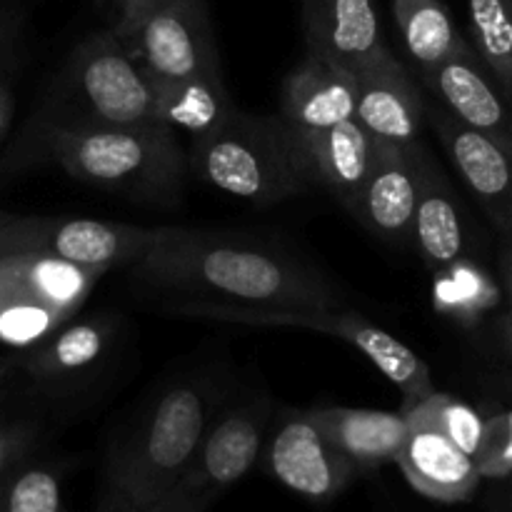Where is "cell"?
<instances>
[{
	"label": "cell",
	"instance_id": "14",
	"mask_svg": "<svg viewBox=\"0 0 512 512\" xmlns=\"http://www.w3.org/2000/svg\"><path fill=\"white\" fill-rule=\"evenodd\" d=\"M418 143L393 145L375 140L373 163L350 215L388 243H413L415 200L420 188Z\"/></svg>",
	"mask_w": 512,
	"mask_h": 512
},
{
	"label": "cell",
	"instance_id": "9",
	"mask_svg": "<svg viewBox=\"0 0 512 512\" xmlns=\"http://www.w3.org/2000/svg\"><path fill=\"white\" fill-rule=\"evenodd\" d=\"M113 33L153 83L220 73L205 0H153Z\"/></svg>",
	"mask_w": 512,
	"mask_h": 512
},
{
	"label": "cell",
	"instance_id": "23",
	"mask_svg": "<svg viewBox=\"0 0 512 512\" xmlns=\"http://www.w3.org/2000/svg\"><path fill=\"white\" fill-rule=\"evenodd\" d=\"M113 323L108 318H88L65 323L43 340L33 358V373L43 380H73L88 373L108 350Z\"/></svg>",
	"mask_w": 512,
	"mask_h": 512
},
{
	"label": "cell",
	"instance_id": "25",
	"mask_svg": "<svg viewBox=\"0 0 512 512\" xmlns=\"http://www.w3.org/2000/svg\"><path fill=\"white\" fill-rule=\"evenodd\" d=\"M473 48L512 103V0H468Z\"/></svg>",
	"mask_w": 512,
	"mask_h": 512
},
{
	"label": "cell",
	"instance_id": "18",
	"mask_svg": "<svg viewBox=\"0 0 512 512\" xmlns=\"http://www.w3.org/2000/svg\"><path fill=\"white\" fill-rule=\"evenodd\" d=\"M308 53L355 68L388 50L373 0H300Z\"/></svg>",
	"mask_w": 512,
	"mask_h": 512
},
{
	"label": "cell",
	"instance_id": "10",
	"mask_svg": "<svg viewBox=\"0 0 512 512\" xmlns=\"http://www.w3.org/2000/svg\"><path fill=\"white\" fill-rule=\"evenodd\" d=\"M168 230L90 218H23L0 225V253L48 255L110 270L135 263Z\"/></svg>",
	"mask_w": 512,
	"mask_h": 512
},
{
	"label": "cell",
	"instance_id": "32",
	"mask_svg": "<svg viewBox=\"0 0 512 512\" xmlns=\"http://www.w3.org/2000/svg\"><path fill=\"white\" fill-rule=\"evenodd\" d=\"M500 343H503L505 353H508V358L512 363V313L500 318Z\"/></svg>",
	"mask_w": 512,
	"mask_h": 512
},
{
	"label": "cell",
	"instance_id": "5",
	"mask_svg": "<svg viewBox=\"0 0 512 512\" xmlns=\"http://www.w3.org/2000/svg\"><path fill=\"white\" fill-rule=\"evenodd\" d=\"M155 83L113 30L85 38L53 95L55 128H133L158 123Z\"/></svg>",
	"mask_w": 512,
	"mask_h": 512
},
{
	"label": "cell",
	"instance_id": "17",
	"mask_svg": "<svg viewBox=\"0 0 512 512\" xmlns=\"http://www.w3.org/2000/svg\"><path fill=\"white\" fill-rule=\"evenodd\" d=\"M403 415L408 420V433L395 463L410 488L435 503L455 505L473 498L483 483L475 460L413 408L403 410Z\"/></svg>",
	"mask_w": 512,
	"mask_h": 512
},
{
	"label": "cell",
	"instance_id": "27",
	"mask_svg": "<svg viewBox=\"0 0 512 512\" xmlns=\"http://www.w3.org/2000/svg\"><path fill=\"white\" fill-rule=\"evenodd\" d=\"M413 410L423 415L428 423H433L440 433L448 435L470 458H475L485 430V418L478 410L470 408L463 400L453 398V395L438 393V390L433 395H428L425 400H420L418 405H413Z\"/></svg>",
	"mask_w": 512,
	"mask_h": 512
},
{
	"label": "cell",
	"instance_id": "31",
	"mask_svg": "<svg viewBox=\"0 0 512 512\" xmlns=\"http://www.w3.org/2000/svg\"><path fill=\"white\" fill-rule=\"evenodd\" d=\"M150 3H153V0H120L115 25H123V23H128V20H133L135 15H138L143 8H148Z\"/></svg>",
	"mask_w": 512,
	"mask_h": 512
},
{
	"label": "cell",
	"instance_id": "8",
	"mask_svg": "<svg viewBox=\"0 0 512 512\" xmlns=\"http://www.w3.org/2000/svg\"><path fill=\"white\" fill-rule=\"evenodd\" d=\"M273 418L268 398L250 400L213 420L193 460L153 512H208L215 500L248 475Z\"/></svg>",
	"mask_w": 512,
	"mask_h": 512
},
{
	"label": "cell",
	"instance_id": "2",
	"mask_svg": "<svg viewBox=\"0 0 512 512\" xmlns=\"http://www.w3.org/2000/svg\"><path fill=\"white\" fill-rule=\"evenodd\" d=\"M208 380H183L108 450L98 512H153L193 460L215 420Z\"/></svg>",
	"mask_w": 512,
	"mask_h": 512
},
{
	"label": "cell",
	"instance_id": "11",
	"mask_svg": "<svg viewBox=\"0 0 512 512\" xmlns=\"http://www.w3.org/2000/svg\"><path fill=\"white\" fill-rule=\"evenodd\" d=\"M358 80L350 65L308 53L303 63L285 78L280 115L288 138L298 150L318 140L335 125L355 118ZM300 165V163H298Z\"/></svg>",
	"mask_w": 512,
	"mask_h": 512
},
{
	"label": "cell",
	"instance_id": "20",
	"mask_svg": "<svg viewBox=\"0 0 512 512\" xmlns=\"http://www.w3.org/2000/svg\"><path fill=\"white\" fill-rule=\"evenodd\" d=\"M325 438L355 470H375L395 463L408 433L403 410L315 408L308 410Z\"/></svg>",
	"mask_w": 512,
	"mask_h": 512
},
{
	"label": "cell",
	"instance_id": "34",
	"mask_svg": "<svg viewBox=\"0 0 512 512\" xmlns=\"http://www.w3.org/2000/svg\"><path fill=\"white\" fill-rule=\"evenodd\" d=\"M505 480H512V475H510V478H505ZM498 512H512V488H510V493L505 495V498L498 503Z\"/></svg>",
	"mask_w": 512,
	"mask_h": 512
},
{
	"label": "cell",
	"instance_id": "13",
	"mask_svg": "<svg viewBox=\"0 0 512 512\" xmlns=\"http://www.w3.org/2000/svg\"><path fill=\"white\" fill-rule=\"evenodd\" d=\"M268 470L293 493L328 503L338 498L358 470L330 445L310 413H290L270 438Z\"/></svg>",
	"mask_w": 512,
	"mask_h": 512
},
{
	"label": "cell",
	"instance_id": "29",
	"mask_svg": "<svg viewBox=\"0 0 512 512\" xmlns=\"http://www.w3.org/2000/svg\"><path fill=\"white\" fill-rule=\"evenodd\" d=\"M33 443V433L25 428H0V483L8 478L13 470H18V463L28 453Z\"/></svg>",
	"mask_w": 512,
	"mask_h": 512
},
{
	"label": "cell",
	"instance_id": "6",
	"mask_svg": "<svg viewBox=\"0 0 512 512\" xmlns=\"http://www.w3.org/2000/svg\"><path fill=\"white\" fill-rule=\"evenodd\" d=\"M173 315L195 320H215V323L260 325V328H303L330 335L335 340L358 348L385 378L398 385L405 395L403 408H413L420 400L435 393L433 378L415 350L403 340L390 335L380 325L370 323L363 315L348 310L320 308H255V305L220 303V300L188 298L173 305Z\"/></svg>",
	"mask_w": 512,
	"mask_h": 512
},
{
	"label": "cell",
	"instance_id": "22",
	"mask_svg": "<svg viewBox=\"0 0 512 512\" xmlns=\"http://www.w3.org/2000/svg\"><path fill=\"white\" fill-rule=\"evenodd\" d=\"M158 93V123L175 130H185L193 138L220 128L235 113V103L223 83V73L195 75L183 80L155 83Z\"/></svg>",
	"mask_w": 512,
	"mask_h": 512
},
{
	"label": "cell",
	"instance_id": "7",
	"mask_svg": "<svg viewBox=\"0 0 512 512\" xmlns=\"http://www.w3.org/2000/svg\"><path fill=\"white\" fill-rule=\"evenodd\" d=\"M105 268L35 253H0V340L43 343L73 320Z\"/></svg>",
	"mask_w": 512,
	"mask_h": 512
},
{
	"label": "cell",
	"instance_id": "15",
	"mask_svg": "<svg viewBox=\"0 0 512 512\" xmlns=\"http://www.w3.org/2000/svg\"><path fill=\"white\" fill-rule=\"evenodd\" d=\"M450 163L503 235H512V153L455 120L443 105L425 108Z\"/></svg>",
	"mask_w": 512,
	"mask_h": 512
},
{
	"label": "cell",
	"instance_id": "21",
	"mask_svg": "<svg viewBox=\"0 0 512 512\" xmlns=\"http://www.w3.org/2000/svg\"><path fill=\"white\" fill-rule=\"evenodd\" d=\"M420 188L415 200L413 218V243L430 268L453 265L463 255L465 228L460 218L458 200H455L450 180L443 168L435 163L430 150L423 143L418 145Z\"/></svg>",
	"mask_w": 512,
	"mask_h": 512
},
{
	"label": "cell",
	"instance_id": "35",
	"mask_svg": "<svg viewBox=\"0 0 512 512\" xmlns=\"http://www.w3.org/2000/svg\"><path fill=\"white\" fill-rule=\"evenodd\" d=\"M100 3H108V5H113V8H115V10H118L120 0H100Z\"/></svg>",
	"mask_w": 512,
	"mask_h": 512
},
{
	"label": "cell",
	"instance_id": "33",
	"mask_svg": "<svg viewBox=\"0 0 512 512\" xmlns=\"http://www.w3.org/2000/svg\"><path fill=\"white\" fill-rule=\"evenodd\" d=\"M8 110H10V100H8V95L0 90V128H3L5 120H8Z\"/></svg>",
	"mask_w": 512,
	"mask_h": 512
},
{
	"label": "cell",
	"instance_id": "4",
	"mask_svg": "<svg viewBox=\"0 0 512 512\" xmlns=\"http://www.w3.org/2000/svg\"><path fill=\"white\" fill-rule=\"evenodd\" d=\"M188 168L210 188L255 205L283 203L310 190L278 115L235 110L220 128L193 138Z\"/></svg>",
	"mask_w": 512,
	"mask_h": 512
},
{
	"label": "cell",
	"instance_id": "28",
	"mask_svg": "<svg viewBox=\"0 0 512 512\" xmlns=\"http://www.w3.org/2000/svg\"><path fill=\"white\" fill-rule=\"evenodd\" d=\"M475 468L483 480H505L512 475V408L485 418L483 440L475 453Z\"/></svg>",
	"mask_w": 512,
	"mask_h": 512
},
{
	"label": "cell",
	"instance_id": "30",
	"mask_svg": "<svg viewBox=\"0 0 512 512\" xmlns=\"http://www.w3.org/2000/svg\"><path fill=\"white\" fill-rule=\"evenodd\" d=\"M500 275H503L505 293L512 303V235H505L503 250H500Z\"/></svg>",
	"mask_w": 512,
	"mask_h": 512
},
{
	"label": "cell",
	"instance_id": "16",
	"mask_svg": "<svg viewBox=\"0 0 512 512\" xmlns=\"http://www.w3.org/2000/svg\"><path fill=\"white\" fill-rule=\"evenodd\" d=\"M353 70L358 80L355 120L365 133L380 143H418L425 123V103L405 65L390 50H383Z\"/></svg>",
	"mask_w": 512,
	"mask_h": 512
},
{
	"label": "cell",
	"instance_id": "3",
	"mask_svg": "<svg viewBox=\"0 0 512 512\" xmlns=\"http://www.w3.org/2000/svg\"><path fill=\"white\" fill-rule=\"evenodd\" d=\"M48 150L55 163L80 183L165 203L183 188L188 155L165 125L133 128H55L48 125Z\"/></svg>",
	"mask_w": 512,
	"mask_h": 512
},
{
	"label": "cell",
	"instance_id": "19",
	"mask_svg": "<svg viewBox=\"0 0 512 512\" xmlns=\"http://www.w3.org/2000/svg\"><path fill=\"white\" fill-rule=\"evenodd\" d=\"M373 150L375 140L353 118L298 150V163L310 188L328 190L350 213L373 163Z\"/></svg>",
	"mask_w": 512,
	"mask_h": 512
},
{
	"label": "cell",
	"instance_id": "24",
	"mask_svg": "<svg viewBox=\"0 0 512 512\" xmlns=\"http://www.w3.org/2000/svg\"><path fill=\"white\" fill-rule=\"evenodd\" d=\"M393 15L405 50L423 75L438 68L463 40L443 0H393Z\"/></svg>",
	"mask_w": 512,
	"mask_h": 512
},
{
	"label": "cell",
	"instance_id": "12",
	"mask_svg": "<svg viewBox=\"0 0 512 512\" xmlns=\"http://www.w3.org/2000/svg\"><path fill=\"white\" fill-rule=\"evenodd\" d=\"M423 80L455 120L512 153V103L475 53L473 43L460 40L458 48L438 68L425 73Z\"/></svg>",
	"mask_w": 512,
	"mask_h": 512
},
{
	"label": "cell",
	"instance_id": "26",
	"mask_svg": "<svg viewBox=\"0 0 512 512\" xmlns=\"http://www.w3.org/2000/svg\"><path fill=\"white\" fill-rule=\"evenodd\" d=\"M0 512H68L60 475L48 465H25L0 483Z\"/></svg>",
	"mask_w": 512,
	"mask_h": 512
},
{
	"label": "cell",
	"instance_id": "1",
	"mask_svg": "<svg viewBox=\"0 0 512 512\" xmlns=\"http://www.w3.org/2000/svg\"><path fill=\"white\" fill-rule=\"evenodd\" d=\"M128 268L135 283L185 298L255 308L343 305L338 290L293 255L233 235L170 228Z\"/></svg>",
	"mask_w": 512,
	"mask_h": 512
}]
</instances>
